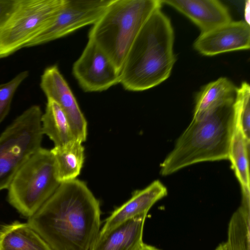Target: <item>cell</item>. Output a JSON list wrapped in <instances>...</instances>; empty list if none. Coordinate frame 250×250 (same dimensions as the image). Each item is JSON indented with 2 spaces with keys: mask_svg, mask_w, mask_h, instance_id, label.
<instances>
[{
  "mask_svg": "<svg viewBox=\"0 0 250 250\" xmlns=\"http://www.w3.org/2000/svg\"><path fill=\"white\" fill-rule=\"evenodd\" d=\"M111 0H65L51 23L25 46L33 47L62 38L101 18Z\"/></svg>",
  "mask_w": 250,
  "mask_h": 250,
  "instance_id": "obj_8",
  "label": "cell"
},
{
  "mask_svg": "<svg viewBox=\"0 0 250 250\" xmlns=\"http://www.w3.org/2000/svg\"><path fill=\"white\" fill-rule=\"evenodd\" d=\"M61 183L50 150L41 147L21 167L8 188L9 203L30 217L51 197Z\"/></svg>",
  "mask_w": 250,
  "mask_h": 250,
  "instance_id": "obj_5",
  "label": "cell"
},
{
  "mask_svg": "<svg viewBox=\"0 0 250 250\" xmlns=\"http://www.w3.org/2000/svg\"><path fill=\"white\" fill-rule=\"evenodd\" d=\"M136 250H161L154 246L146 244L144 242Z\"/></svg>",
  "mask_w": 250,
  "mask_h": 250,
  "instance_id": "obj_24",
  "label": "cell"
},
{
  "mask_svg": "<svg viewBox=\"0 0 250 250\" xmlns=\"http://www.w3.org/2000/svg\"><path fill=\"white\" fill-rule=\"evenodd\" d=\"M250 143L235 120L229 153L235 175L241 185L242 199L250 200L249 173Z\"/></svg>",
  "mask_w": 250,
  "mask_h": 250,
  "instance_id": "obj_18",
  "label": "cell"
},
{
  "mask_svg": "<svg viewBox=\"0 0 250 250\" xmlns=\"http://www.w3.org/2000/svg\"><path fill=\"white\" fill-rule=\"evenodd\" d=\"M65 0H19L0 28V59L26 45L53 21Z\"/></svg>",
  "mask_w": 250,
  "mask_h": 250,
  "instance_id": "obj_7",
  "label": "cell"
},
{
  "mask_svg": "<svg viewBox=\"0 0 250 250\" xmlns=\"http://www.w3.org/2000/svg\"><path fill=\"white\" fill-rule=\"evenodd\" d=\"M234 100L202 120H192L161 164L162 175H170L198 163L229 159L235 123Z\"/></svg>",
  "mask_w": 250,
  "mask_h": 250,
  "instance_id": "obj_3",
  "label": "cell"
},
{
  "mask_svg": "<svg viewBox=\"0 0 250 250\" xmlns=\"http://www.w3.org/2000/svg\"><path fill=\"white\" fill-rule=\"evenodd\" d=\"M190 19L205 33L231 21L227 7L217 0H161Z\"/></svg>",
  "mask_w": 250,
  "mask_h": 250,
  "instance_id": "obj_12",
  "label": "cell"
},
{
  "mask_svg": "<svg viewBox=\"0 0 250 250\" xmlns=\"http://www.w3.org/2000/svg\"><path fill=\"white\" fill-rule=\"evenodd\" d=\"M200 54L212 56L223 53L249 49L250 24L244 21H231L208 32L201 33L193 44Z\"/></svg>",
  "mask_w": 250,
  "mask_h": 250,
  "instance_id": "obj_11",
  "label": "cell"
},
{
  "mask_svg": "<svg viewBox=\"0 0 250 250\" xmlns=\"http://www.w3.org/2000/svg\"><path fill=\"white\" fill-rule=\"evenodd\" d=\"M167 194V188L159 180L153 181L143 189L135 191L128 200L106 219L100 233H105L128 220L146 216L153 205Z\"/></svg>",
  "mask_w": 250,
  "mask_h": 250,
  "instance_id": "obj_13",
  "label": "cell"
},
{
  "mask_svg": "<svg viewBox=\"0 0 250 250\" xmlns=\"http://www.w3.org/2000/svg\"><path fill=\"white\" fill-rule=\"evenodd\" d=\"M236 89L230 80L224 77L207 84L197 97L192 120H202L220 106L234 100Z\"/></svg>",
  "mask_w": 250,
  "mask_h": 250,
  "instance_id": "obj_15",
  "label": "cell"
},
{
  "mask_svg": "<svg viewBox=\"0 0 250 250\" xmlns=\"http://www.w3.org/2000/svg\"><path fill=\"white\" fill-rule=\"evenodd\" d=\"M161 0H111L89 30L95 42L121 71L135 39Z\"/></svg>",
  "mask_w": 250,
  "mask_h": 250,
  "instance_id": "obj_4",
  "label": "cell"
},
{
  "mask_svg": "<svg viewBox=\"0 0 250 250\" xmlns=\"http://www.w3.org/2000/svg\"><path fill=\"white\" fill-rule=\"evenodd\" d=\"M0 236H1V230H0Z\"/></svg>",
  "mask_w": 250,
  "mask_h": 250,
  "instance_id": "obj_27",
  "label": "cell"
},
{
  "mask_svg": "<svg viewBox=\"0 0 250 250\" xmlns=\"http://www.w3.org/2000/svg\"><path fill=\"white\" fill-rule=\"evenodd\" d=\"M250 1L248 0L246 2L245 9V17L246 19V22L250 24Z\"/></svg>",
  "mask_w": 250,
  "mask_h": 250,
  "instance_id": "obj_25",
  "label": "cell"
},
{
  "mask_svg": "<svg viewBox=\"0 0 250 250\" xmlns=\"http://www.w3.org/2000/svg\"><path fill=\"white\" fill-rule=\"evenodd\" d=\"M28 75V71H23L9 81L0 84V124L10 111L15 92Z\"/></svg>",
  "mask_w": 250,
  "mask_h": 250,
  "instance_id": "obj_22",
  "label": "cell"
},
{
  "mask_svg": "<svg viewBox=\"0 0 250 250\" xmlns=\"http://www.w3.org/2000/svg\"><path fill=\"white\" fill-rule=\"evenodd\" d=\"M18 1L19 0H0V28L11 15Z\"/></svg>",
  "mask_w": 250,
  "mask_h": 250,
  "instance_id": "obj_23",
  "label": "cell"
},
{
  "mask_svg": "<svg viewBox=\"0 0 250 250\" xmlns=\"http://www.w3.org/2000/svg\"><path fill=\"white\" fill-rule=\"evenodd\" d=\"M42 114L39 105H32L0 134V191L8 188L21 167L41 147Z\"/></svg>",
  "mask_w": 250,
  "mask_h": 250,
  "instance_id": "obj_6",
  "label": "cell"
},
{
  "mask_svg": "<svg viewBox=\"0 0 250 250\" xmlns=\"http://www.w3.org/2000/svg\"><path fill=\"white\" fill-rule=\"evenodd\" d=\"M233 107L235 120L250 143V86L247 82H243L237 87Z\"/></svg>",
  "mask_w": 250,
  "mask_h": 250,
  "instance_id": "obj_21",
  "label": "cell"
},
{
  "mask_svg": "<svg viewBox=\"0 0 250 250\" xmlns=\"http://www.w3.org/2000/svg\"><path fill=\"white\" fill-rule=\"evenodd\" d=\"M82 143L74 140L50 150L57 178L60 183L75 179L80 174L84 160Z\"/></svg>",
  "mask_w": 250,
  "mask_h": 250,
  "instance_id": "obj_17",
  "label": "cell"
},
{
  "mask_svg": "<svg viewBox=\"0 0 250 250\" xmlns=\"http://www.w3.org/2000/svg\"><path fill=\"white\" fill-rule=\"evenodd\" d=\"M40 87L47 99L55 101L65 114L76 140L82 143L87 136V122L67 82L57 65L45 68Z\"/></svg>",
  "mask_w": 250,
  "mask_h": 250,
  "instance_id": "obj_10",
  "label": "cell"
},
{
  "mask_svg": "<svg viewBox=\"0 0 250 250\" xmlns=\"http://www.w3.org/2000/svg\"><path fill=\"white\" fill-rule=\"evenodd\" d=\"M73 74L86 92H101L120 83V72L104 52L92 40L74 63Z\"/></svg>",
  "mask_w": 250,
  "mask_h": 250,
  "instance_id": "obj_9",
  "label": "cell"
},
{
  "mask_svg": "<svg viewBox=\"0 0 250 250\" xmlns=\"http://www.w3.org/2000/svg\"><path fill=\"white\" fill-rule=\"evenodd\" d=\"M47 100L45 112L41 117L43 134L53 141L54 146L76 140L69 121L62 108L54 100Z\"/></svg>",
  "mask_w": 250,
  "mask_h": 250,
  "instance_id": "obj_19",
  "label": "cell"
},
{
  "mask_svg": "<svg viewBox=\"0 0 250 250\" xmlns=\"http://www.w3.org/2000/svg\"><path fill=\"white\" fill-rule=\"evenodd\" d=\"M227 242L229 250H250V202L242 201L232 215Z\"/></svg>",
  "mask_w": 250,
  "mask_h": 250,
  "instance_id": "obj_20",
  "label": "cell"
},
{
  "mask_svg": "<svg viewBox=\"0 0 250 250\" xmlns=\"http://www.w3.org/2000/svg\"><path fill=\"white\" fill-rule=\"evenodd\" d=\"M0 230V250H52L27 223L15 221Z\"/></svg>",
  "mask_w": 250,
  "mask_h": 250,
  "instance_id": "obj_16",
  "label": "cell"
},
{
  "mask_svg": "<svg viewBox=\"0 0 250 250\" xmlns=\"http://www.w3.org/2000/svg\"><path fill=\"white\" fill-rule=\"evenodd\" d=\"M214 250H229L227 242L220 243Z\"/></svg>",
  "mask_w": 250,
  "mask_h": 250,
  "instance_id": "obj_26",
  "label": "cell"
},
{
  "mask_svg": "<svg viewBox=\"0 0 250 250\" xmlns=\"http://www.w3.org/2000/svg\"><path fill=\"white\" fill-rule=\"evenodd\" d=\"M100 202L80 180L61 183L27 223L52 250H91L100 232Z\"/></svg>",
  "mask_w": 250,
  "mask_h": 250,
  "instance_id": "obj_1",
  "label": "cell"
},
{
  "mask_svg": "<svg viewBox=\"0 0 250 250\" xmlns=\"http://www.w3.org/2000/svg\"><path fill=\"white\" fill-rule=\"evenodd\" d=\"M174 30L170 19L158 9L135 39L120 71L125 90L142 91L157 86L170 76L176 58Z\"/></svg>",
  "mask_w": 250,
  "mask_h": 250,
  "instance_id": "obj_2",
  "label": "cell"
},
{
  "mask_svg": "<svg viewBox=\"0 0 250 250\" xmlns=\"http://www.w3.org/2000/svg\"><path fill=\"white\" fill-rule=\"evenodd\" d=\"M146 216L128 220L105 233H99L91 250H136L143 243Z\"/></svg>",
  "mask_w": 250,
  "mask_h": 250,
  "instance_id": "obj_14",
  "label": "cell"
}]
</instances>
